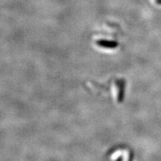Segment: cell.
Wrapping results in <instances>:
<instances>
[{
    "label": "cell",
    "instance_id": "1",
    "mask_svg": "<svg viewBox=\"0 0 161 161\" xmlns=\"http://www.w3.org/2000/svg\"><path fill=\"white\" fill-rule=\"evenodd\" d=\"M157 2H158V3L159 4H161V0H157Z\"/></svg>",
    "mask_w": 161,
    "mask_h": 161
}]
</instances>
